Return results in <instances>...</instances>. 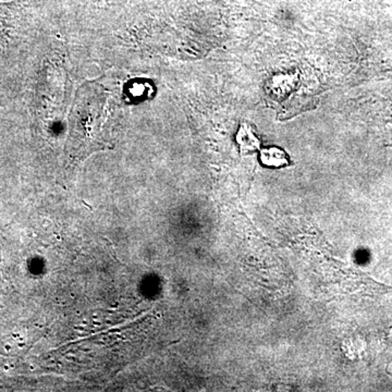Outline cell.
Masks as SVG:
<instances>
[{
    "label": "cell",
    "instance_id": "cell-1",
    "mask_svg": "<svg viewBox=\"0 0 392 392\" xmlns=\"http://www.w3.org/2000/svg\"><path fill=\"white\" fill-rule=\"evenodd\" d=\"M261 163L270 168H281L289 165L287 154L278 147L261 149Z\"/></svg>",
    "mask_w": 392,
    "mask_h": 392
},
{
    "label": "cell",
    "instance_id": "cell-2",
    "mask_svg": "<svg viewBox=\"0 0 392 392\" xmlns=\"http://www.w3.org/2000/svg\"><path fill=\"white\" fill-rule=\"evenodd\" d=\"M236 141L241 147L242 154L250 153L259 149V141L256 136L252 133L251 129L243 124L240 129L239 133L236 136Z\"/></svg>",
    "mask_w": 392,
    "mask_h": 392
}]
</instances>
